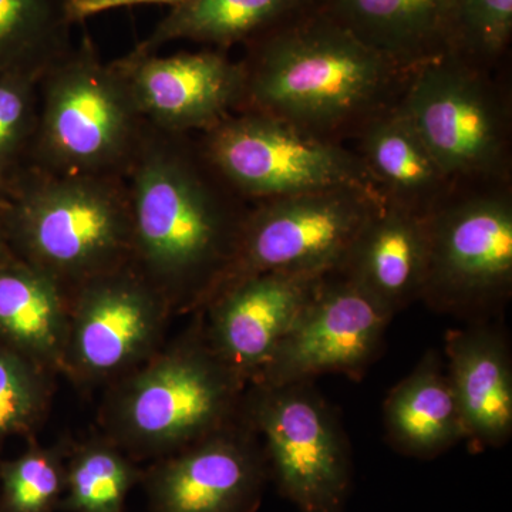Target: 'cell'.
<instances>
[{
    "label": "cell",
    "instance_id": "cell-1",
    "mask_svg": "<svg viewBox=\"0 0 512 512\" xmlns=\"http://www.w3.org/2000/svg\"><path fill=\"white\" fill-rule=\"evenodd\" d=\"M124 178L131 265L174 313H197L237 254L252 204L214 167L198 136L148 123Z\"/></svg>",
    "mask_w": 512,
    "mask_h": 512
},
{
    "label": "cell",
    "instance_id": "cell-2",
    "mask_svg": "<svg viewBox=\"0 0 512 512\" xmlns=\"http://www.w3.org/2000/svg\"><path fill=\"white\" fill-rule=\"evenodd\" d=\"M244 47L239 111L289 121L340 143L396 103L410 73L320 5Z\"/></svg>",
    "mask_w": 512,
    "mask_h": 512
},
{
    "label": "cell",
    "instance_id": "cell-3",
    "mask_svg": "<svg viewBox=\"0 0 512 512\" xmlns=\"http://www.w3.org/2000/svg\"><path fill=\"white\" fill-rule=\"evenodd\" d=\"M195 315L180 339L114 382L101 423L130 457L170 456L241 412L248 383L211 348Z\"/></svg>",
    "mask_w": 512,
    "mask_h": 512
},
{
    "label": "cell",
    "instance_id": "cell-4",
    "mask_svg": "<svg viewBox=\"0 0 512 512\" xmlns=\"http://www.w3.org/2000/svg\"><path fill=\"white\" fill-rule=\"evenodd\" d=\"M10 245L72 293L133 261L126 178L60 175L26 167L6 184Z\"/></svg>",
    "mask_w": 512,
    "mask_h": 512
},
{
    "label": "cell",
    "instance_id": "cell-5",
    "mask_svg": "<svg viewBox=\"0 0 512 512\" xmlns=\"http://www.w3.org/2000/svg\"><path fill=\"white\" fill-rule=\"evenodd\" d=\"M29 167L60 175L124 177L147 121L116 60L104 63L84 35L46 70Z\"/></svg>",
    "mask_w": 512,
    "mask_h": 512
},
{
    "label": "cell",
    "instance_id": "cell-6",
    "mask_svg": "<svg viewBox=\"0 0 512 512\" xmlns=\"http://www.w3.org/2000/svg\"><path fill=\"white\" fill-rule=\"evenodd\" d=\"M456 187L511 183V107L491 70L447 53L413 69L397 99Z\"/></svg>",
    "mask_w": 512,
    "mask_h": 512
},
{
    "label": "cell",
    "instance_id": "cell-7",
    "mask_svg": "<svg viewBox=\"0 0 512 512\" xmlns=\"http://www.w3.org/2000/svg\"><path fill=\"white\" fill-rule=\"evenodd\" d=\"M421 302L466 322L503 315L512 295L511 183L456 187L429 217Z\"/></svg>",
    "mask_w": 512,
    "mask_h": 512
},
{
    "label": "cell",
    "instance_id": "cell-8",
    "mask_svg": "<svg viewBox=\"0 0 512 512\" xmlns=\"http://www.w3.org/2000/svg\"><path fill=\"white\" fill-rule=\"evenodd\" d=\"M241 416L261 441L269 478L299 512H346L352 451L335 410L313 382L249 384Z\"/></svg>",
    "mask_w": 512,
    "mask_h": 512
},
{
    "label": "cell",
    "instance_id": "cell-9",
    "mask_svg": "<svg viewBox=\"0 0 512 512\" xmlns=\"http://www.w3.org/2000/svg\"><path fill=\"white\" fill-rule=\"evenodd\" d=\"M197 136L214 167L249 204L335 188L380 195L352 147L289 121L239 111Z\"/></svg>",
    "mask_w": 512,
    "mask_h": 512
},
{
    "label": "cell",
    "instance_id": "cell-10",
    "mask_svg": "<svg viewBox=\"0 0 512 512\" xmlns=\"http://www.w3.org/2000/svg\"><path fill=\"white\" fill-rule=\"evenodd\" d=\"M382 202L373 192L335 188L252 204L237 254L202 308L248 276L338 271L363 225Z\"/></svg>",
    "mask_w": 512,
    "mask_h": 512
},
{
    "label": "cell",
    "instance_id": "cell-11",
    "mask_svg": "<svg viewBox=\"0 0 512 512\" xmlns=\"http://www.w3.org/2000/svg\"><path fill=\"white\" fill-rule=\"evenodd\" d=\"M174 309L133 265L70 293L62 373L82 386L117 382L161 349Z\"/></svg>",
    "mask_w": 512,
    "mask_h": 512
},
{
    "label": "cell",
    "instance_id": "cell-12",
    "mask_svg": "<svg viewBox=\"0 0 512 512\" xmlns=\"http://www.w3.org/2000/svg\"><path fill=\"white\" fill-rule=\"evenodd\" d=\"M393 318L348 279L330 272L251 384L313 382L335 373L359 382L380 355Z\"/></svg>",
    "mask_w": 512,
    "mask_h": 512
},
{
    "label": "cell",
    "instance_id": "cell-13",
    "mask_svg": "<svg viewBox=\"0 0 512 512\" xmlns=\"http://www.w3.org/2000/svg\"><path fill=\"white\" fill-rule=\"evenodd\" d=\"M269 478L259 437L239 416L158 458L143 476L153 512H256Z\"/></svg>",
    "mask_w": 512,
    "mask_h": 512
},
{
    "label": "cell",
    "instance_id": "cell-14",
    "mask_svg": "<svg viewBox=\"0 0 512 512\" xmlns=\"http://www.w3.org/2000/svg\"><path fill=\"white\" fill-rule=\"evenodd\" d=\"M151 127L202 134L238 113L244 70L224 50L204 47L170 56L130 52L116 60Z\"/></svg>",
    "mask_w": 512,
    "mask_h": 512
},
{
    "label": "cell",
    "instance_id": "cell-15",
    "mask_svg": "<svg viewBox=\"0 0 512 512\" xmlns=\"http://www.w3.org/2000/svg\"><path fill=\"white\" fill-rule=\"evenodd\" d=\"M323 276L266 272L218 293L197 312L211 348L251 384L311 301Z\"/></svg>",
    "mask_w": 512,
    "mask_h": 512
},
{
    "label": "cell",
    "instance_id": "cell-16",
    "mask_svg": "<svg viewBox=\"0 0 512 512\" xmlns=\"http://www.w3.org/2000/svg\"><path fill=\"white\" fill-rule=\"evenodd\" d=\"M446 372L471 450L500 448L512 436V355L507 330L495 319L448 330Z\"/></svg>",
    "mask_w": 512,
    "mask_h": 512
},
{
    "label": "cell",
    "instance_id": "cell-17",
    "mask_svg": "<svg viewBox=\"0 0 512 512\" xmlns=\"http://www.w3.org/2000/svg\"><path fill=\"white\" fill-rule=\"evenodd\" d=\"M427 256V217L383 201L335 272L396 316L420 301Z\"/></svg>",
    "mask_w": 512,
    "mask_h": 512
},
{
    "label": "cell",
    "instance_id": "cell-18",
    "mask_svg": "<svg viewBox=\"0 0 512 512\" xmlns=\"http://www.w3.org/2000/svg\"><path fill=\"white\" fill-rule=\"evenodd\" d=\"M350 141L384 202L429 217L456 188L397 101Z\"/></svg>",
    "mask_w": 512,
    "mask_h": 512
},
{
    "label": "cell",
    "instance_id": "cell-19",
    "mask_svg": "<svg viewBox=\"0 0 512 512\" xmlns=\"http://www.w3.org/2000/svg\"><path fill=\"white\" fill-rule=\"evenodd\" d=\"M320 8L406 72L451 52L454 0H320Z\"/></svg>",
    "mask_w": 512,
    "mask_h": 512
},
{
    "label": "cell",
    "instance_id": "cell-20",
    "mask_svg": "<svg viewBox=\"0 0 512 512\" xmlns=\"http://www.w3.org/2000/svg\"><path fill=\"white\" fill-rule=\"evenodd\" d=\"M70 292L53 276L13 256L0 264V343L49 372H62Z\"/></svg>",
    "mask_w": 512,
    "mask_h": 512
},
{
    "label": "cell",
    "instance_id": "cell-21",
    "mask_svg": "<svg viewBox=\"0 0 512 512\" xmlns=\"http://www.w3.org/2000/svg\"><path fill=\"white\" fill-rule=\"evenodd\" d=\"M383 426L394 450L421 460L440 456L464 440L443 353L427 350L390 390L383 403Z\"/></svg>",
    "mask_w": 512,
    "mask_h": 512
},
{
    "label": "cell",
    "instance_id": "cell-22",
    "mask_svg": "<svg viewBox=\"0 0 512 512\" xmlns=\"http://www.w3.org/2000/svg\"><path fill=\"white\" fill-rule=\"evenodd\" d=\"M319 5L320 0H187L171 9L131 52L156 55L178 40L228 52Z\"/></svg>",
    "mask_w": 512,
    "mask_h": 512
},
{
    "label": "cell",
    "instance_id": "cell-23",
    "mask_svg": "<svg viewBox=\"0 0 512 512\" xmlns=\"http://www.w3.org/2000/svg\"><path fill=\"white\" fill-rule=\"evenodd\" d=\"M72 0H0V73L39 79L66 55L72 39Z\"/></svg>",
    "mask_w": 512,
    "mask_h": 512
},
{
    "label": "cell",
    "instance_id": "cell-24",
    "mask_svg": "<svg viewBox=\"0 0 512 512\" xmlns=\"http://www.w3.org/2000/svg\"><path fill=\"white\" fill-rule=\"evenodd\" d=\"M144 473L113 441H84L66 463V490L57 510L124 512L131 488Z\"/></svg>",
    "mask_w": 512,
    "mask_h": 512
},
{
    "label": "cell",
    "instance_id": "cell-25",
    "mask_svg": "<svg viewBox=\"0 0 512 512\" xmlns=\"http://www.w3.org/2000/svg\"><path fill=\"white\" fill-rule=\"evenodd\" d=\"M50 373L0 343V447L40 426L52 397Z\"/></svg>",
    "mask_w": 512,
    "mask_h": 512
},
{
    "label": "cell",
    "instance_id": "cell-26",
    "mask_svg": "<svg viewBox=\"0 0 512 512\" xmlns=\"http://www.w3.org/2000/svg\"><path fill=\"white\" fill-rule=\"evenodd\" d=\"M0 512H53L66 490V463L57 448L32 446L0 464Z\"/></svg>",
    "mask_w": 512,
    "mask_h": 512
},
{
    "label": "cell",
    "instance_id": "cell-27",
    "mask_svg": "<svg viewBox=\"0 0 512 512\" xmlns=\"http://www.w3.org/2000/svg\"><path fill=\"white\" fill-rule=\"evenodd\" d=\"M512 39V0H454L451 52L494 72Z\"/></svg>",
    "mask_w": 512,
    "mask_h": 512
},
{
    "label": "cell",
    "instance_id": "cell-28",
    "mask_svg": "<svg viewBox=\"0 0 512 512\" xmlns=\"http://www.w3.org/2000/svg\"><path fill=\"white\" fill-rule=\"evenodd\" d=\"M39 79L26 74L0 73V181L6 168L29 167L39 124ZM6 190V188H5Z\"/></svg>",
    "mask_w": 512,
    "mask_h": 512
},
{
    "label": "cell",
    "instance_id": "cell-29",
    "mask_svg": "<svg viewBox=\"0 0 512 512\" xmlns=\"http://www.w3.org/2000/svg\"><path fill=\"white\" fill-rule=\"evenodd\" d=\"M184 2L187 0H72L70 9H72L73 22L77 25L111 10L143 5H165L173 9Z\"/></svg>",
    "mask_w": 512,
    "mask_h": 512
},
{
    "label": "cell",
    "instance_id": "cell-30",
    "mask_svg": "<svg viewBox=\"0 0 512 512\" xmlns=\"http://www.w3.org/2000/svg\"><path fill=\"white\" fill-rule=\"evenodd\" d=\"M5 208L0 207V264L9 261L15 255L10 245L8 225H6Z\"/></svg>",
    "mask_w": 512,
    "mask_h": 512
}]
</instances>
